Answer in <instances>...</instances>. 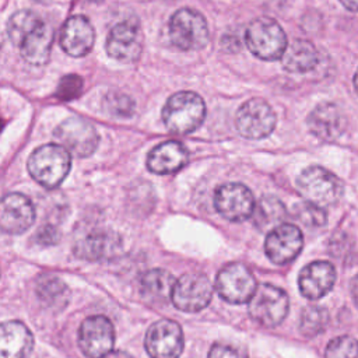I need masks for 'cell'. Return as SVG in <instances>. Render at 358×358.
<instances>
[{
    "mask_svg": "<svg viewBox=\"0 0 358 358\" xmlns=\"http://www.w3.org/2000/svg\"><path fill=\"white\" fill-rule=\"evenodd\" d=\"M189 161L187 148L175 140L164 141L154 147L147 157V166L151 172L166 175L182 169Z\"/></svg>",
    "mask_w": 358,
    "mask_h": 358,
    "instance_id": "obj_21",
    "label": "cell"
},
{
    "mask_svg": "<svg viewBox=\"0 0 358 358\" xmlns=\"http://www.w3.org/2000/svg\"><path fill=\"white\" fill-rule=\"evenodd\" d=\"M34 347V337L28 327L17 320L1 324L0 358H28Z\"/></svg>",
    "mask_w": 358,
    "mask_h": 358,
    "instance_id": "obj_22",
    "label": "cell"
},
{
    "mask_svg": "<svg viewBox=\"0 0 358 358\" xmlns=\"http://www.w3.org/2000/svg\"><path fill=\"white\" fill-rule=\"evenodd\" d=\"M215 288L222 299L229 303L249 302L257 289L250 270L241 263L224 266L215 278Z\"/></svg>",
    "mask_w": 358,
    "mask_h": 358,
    "instance_id": "obj_9",
    "label": "cell"
},
{
    "mask_svg": "<svg viewBox=\"0 0 358 358\" xmlns=\"http://www.w3.org/2000/svg\"><path fill=\"white\" fill-rule=\"evenodd\" d=\"M330 316L323 306H306L301 313L299 330L306 337H315L322 333L329 324Z\"/></svg>",
    "mask_w": 358,
    "mask_h": 358,
    "instance_id": "obj_28",
    "label": "cell"
},
{
    "mask_svg": "<svg viewBox=\"0 0 358 358\" xmlns=\"http://www.w3.org/2000/svg\"><path fill=\"white\" fill-rule=\"evenodd\" d=\"M288 305V296L284 289L271 284H262L249 301V313L259 324L275 327L285 319Z\"/></svg>",
    "mask_w": 358,
    "mask_h": 358,
    "instance_id": "obj_7",
    "label": "cell"
},
{
    "mask_svg": "<svg viewBox=\"0 0 358 358\" xmlns=\"http://www.w3.org/2000/svg\"><path fill=\"white\" fill-rule=\"evenodd\" d=\"M324 358H358V340L350 336L331 340L326 347Z\"/></svg>",
    "mask_w": 358,
    "mask_h": 358,
    "instance_id": "obj_30",
    "label": "cell"
},
{
    "mask_svg": "<svg viewBox=\"0 0 358 358\" xmlns=\"http://www.w3.org/2000/svg\"><path fill=\"white\" fill-rule=\"evenodd\" d=\"M71 165L70 151L60 144L38 147L28 159L31 176L43 187L53 189L67 176Z\"/></svg>",
    "mask_w": 358,
    "mask_h": 358,
    "instance_id": "obj_3",
    "label": "cell"
},
{
    "mask_svg": "<svg viewBox=\"0 0 358 358\" xmlns=\"http://www.w3.org/2000/svg\"><path fill=\"white\" fill-rule=\"evenodd\" d=\"M253 215H255V224L260 229L271 228L273 225L282 221V218L285 217V207L278 199H275L273 196L263 197L256 204Z\"/></svg>",
    "mask_w": 358,
    "mask_h": 358,
    "instance_id": "obj_27",
    "label": "cell"
},
{
    "mask_svg": "<svg viewBox=\"0 0 358 358\" xmlns=\"http://www.w3.org/2000/svg\"><path fill=\"white\" fill-rule=\"evenodd\" d=\"M108 55L122 63H133L143 52V36L138 22L126 20L117 22L106 38Z\"/></svg>",
    "mask_w": 358,
    "mask_h": 358,
    "instance_id": "obj_14",
    "label": "cell"
},
{
    "mask_svg": "<svg viewBox=\"0 0 358 358\" xmlns=\"http://www.w3.org/2000/svg\"><path fill=\"white\" fill-rule=\"evenodd\" d=\"M35 1H45V0H35Z\"/></svg>",
    "mask_w": 358,
    "mask_h": 358,
    "instance_id": "obj_38",
    "label": "cell"
},
{
    "mask_svg": "<svg viewBox=\"0 0 358 358\" xmlns=\"http://www.w3.org/2000/svg\"><path fill=\"white\" fill-rule=\"evenodd\" d=\"M352 81H354V87H355V91L358 92V70L355 71V76H354V80H352Z\"/></svg>",
    "mask_w": 358,
    "mask_h": 358,
    "instance_id": "obj_37",
    "label": "cell"
},
{
    "mask_svg": "<svg viewBox=\"0 0 358 358\" xmlns=\"http://www.w3.org/2000/svg\"><path fill=\"white\" fill-rule=\"evenodd\" d=\"M36 295L52 310H62L70 301V289L64 281L55 275H43L36 284Z\"/></svg>",
    "mask_w": 358,
    "mask_h": 358,
    "instance_id": "obj_26",
    "label": "cell"
},
{
    "mask_svg": "<svg viewBox=\"0 0 358 358\" xmlns=\"http://www.w3.org/2000/svg\"><path fill=\"white\" fill-rule=\"evenodd\" d=\"M105 358H130V355H127L126 352L119 351V352H115V354H109V355L105 357Z\"/></svg>",
    "mask_w": 358,
    "mask_h": 358,
    "instance_id": "obj_36",
    "label": "cell"
},
{
    "mask_svg": "<svg viewBox=\"0 0 358 358\" xmlns=\"http://www.w3.org/2000/svg\"><path fill=\"white\" fill-rule=\"evenodd\" d=\"M294 214L298 221L309 228H319L326 224V211L323 207L310 201L298 203L294 208Z\"/></svg>",
    "mask_w": 358,
    "mask_h": 358,
    "instance_id": "obj_29",
    "label": "cell"
},
{
    "mask_svg": "<svg viewBox=\"0 0 358 358\" xmlns=\"http://www.w3.org/2000/svg\"><path fill=\"white\" fill-rule=\"evenodd\" d=\"M171 1H175V0H171Z\"/></svg>",
    "mask_w": 358,
    "mask_h": 358,
    "instance_id": "obj_39",
    "label": "cell"
},
{
    "mask_svg": "<svg viewBox=\"0 0 358 358\" xmlns=\"http://www.w3.org/2000/svg\"><path fill=\"white\" fill-rule=\"evenodd\" d=\"M336 270L329 262H312L305 266L299 274L298 285L301 294L308 299H319L324 296L334 285Z\"/></svg>",
    "mask_w": 358,
    "mask_h": 358,
    "instance_id": "obj_20",
    "label": "cell"
},
{
    "mask_svg": "<svg viewBox=\"0 0 358 358\" xmlns=\"http://www.w3.org/2000/svg\"><path fill=\"white\" fill-rule=\"evenodd\" d=\"M168 35L179 50H199L208 42V25L201 13L185 7L172 14Z\"/></svg>",
    "mask_w": 358,
    "mask_h": 358,
    "instance_id": "obj_5",
    "label": "cell"
},
{
    "mask_svg": "<svg viewBox=\"0 0 358 358\" xmlns=\"http://www.w3.org/2000/svg\"><path fill=\"white\" fill-rule=\"evenodd\" d=\"M208 358H248L246 352L232 344L215 343L208 352Z\"/></svg>",
    "mask_w": 358,
    "mask_h": 358,
    "instance_id": "obj_33",
    "label": "cell"
},
{
    "mask_svg": "<svg viewBox=\"0 0 358 358\" xmlns=\"http://www.w3.org/2000/svg\"><path fill=\"white\" fill-rule=\"evenodd\" d=\"M95 42V31L90 20L84 15L69 17L59 35L62 49L71 57H83L88 55Z\"/></svg>",
    "mask_w": 358,
    "mask_h": 358,
    "instance_id": "obj_17",
    "label": "cell"
},
{
    "mask_svg": "<svg viewBox=\"0 0 358 358\" xmlns=\"http://www.w3.org/2000/svg\"><path fill=\"white\" fill-rule=\"evenodd\" d=\"M296 187L308 201L320 207L336 204L344 192L341 179L317 165L308 166L299 173Z\"/></svg>",
    "mask_w": 358,
    "mask_h": 358,
    "instance_id": "obj_6",
    "label": "cell"
},
{
    "mask_svg": "<svg viewBox=\"0 0 358 358\" xmlns=\"http://www.w3.org/2000/svg\"><path fill=\"white\" fill-rule=\"evenodd\" d=\"M213 296V285L204 274L187 273L176 280L172 302L183 312H199L204 309Z\"/></svg>",
    "mask_w": 358,
    "mask_h": 358,
    "instance_id": "obj_12",
    "label": "cell"
},
{
    "mask_svg": "<svg viewBox=\"0 0 358 358\" xmlns=\"http://www.w3.org/2000/svg\"><path fill=\"white\" fill-rule=\"evenodd\" d=\"M56 140L74 155L90 157L98 147L99 136L95 127L81 117H67L55 129Z\"/></svg>",
    "mask_w": 358,
    "mask_h": 358,
    "instance_id": "obj_10",
    "label": "cell"
},
{
    "mask_svg": "<svg viewBox=\"0 0 358 358\" xmlns=\"http://www.w3.org/2000/svg\"><path fill=\"white\" fill-rule=\"evenodd\" d=\"M106 108L110 115L117 117H129L134 110V102L124 94H109L106 98Z\"/></svg>",
    "mask_w": 358,
    "mask_h": 358,
    "instance_id": "obj_31",
    "label": "cell"
},
{
    "mask_svg": "<svg viewBox=\"0 0 358 358\" xmlns=\"http://www.w3.org/2000/svg\"><path fill=\"white\" fill-rule=\"evenodd\" d=\"M81 90H83V78L76 74H69L60 80L56 91V96L62 101H70L77 98Z\"/></svg>",
    "mask_w": 358,
    "mask_h": 358,
    "instance_id": "obj_32",
    "label": "cell"
},
{
    "mask_svg": "<svg viewBox=\"0 0 358 358\" xmlns=\"http://www.w3.org/2000/svg\"><path fill=\"white\" fill-rule=\"evenodd\" d=\"M275 113L273 108L260 98H252L243 102L236 115L235 126L241 136L250 140L267 137L275 127Z\"/></svg>",
    "mask_w": 358,
    "mask_h": 358,
    "instance_id": "obj_8",
    "label": "cell"
},
{
    "mask_svg": "<svg viewBox=\"0 0 358 358\" xmlns=\"http://www.w3.org/2000/svg\"><path fill=\"white\" fill-rule=\"evenodd\" d=\"M248 49L262 60H278L288 43L282 27L270 17L255 18L245 31Z\"/></svg>",
    "mask_w": 358,
    "mask_h": 358,
    "instance_id": "obj_4",
    "label": "cell"
},
{
    "mask_svg": "<svg viewBox=\"0 0 358 358\" xmlns=\"http://www.w3.org/2000/svg\"><path fill=\"white\" fill-rule=\"evenodd\" d=\"M281 63L289 73H308L317 66L319 52L309 41L295 39L287 46L281 57Z\"/></svg>",
    "mask_w": 358,
    "mask_h": 358,
    "instance_id": "obj_25",
    "label": "cell"
},
{
    "mask_svg": "<svg viewBox=\"0 0 358 358\" xmlns=\"http://www.w3.org/2000/svg\"><path fill=\"white\" fill-rule=\"evenodd\" d=\"M306 122L310 133L323 141L337 140L347 126L345 115L333 102H322L316 105Z\"/></svg>",
    "mask_w": 358,
    "mask_h": 358,
    "instance_id": "obj_18",
    "label": "cell"
},
{
    "mask_svg": "<svg viewBox=\"0 0 358 358\" xmlns=\"http://www.w3.org/2000/svg\"><path fill=\"white\" fill-rule=\"evenodd\" d=\"M351 295L355 306L358 308V274L351 280Z\"/></svg>",
    "mask_w": 358,
    "mask_h": 358,
    "instance_id": "obj_34",
    "label": "cell"
},
{
    "mask_svg": "<svg viewBox=\"0 0 358 358\" xmlns=\"http://www.w3.org/2000/svg\"><path fill=\"white\" fill-rule=\"evenodd\" d=\"M7 34L22 59L34 66H43L50 56L53 42L52 28L34 11L14 13L7 22Z\"/></svg>",
    "mask_w": 358,
    "mask_h": 358,
    "instance_id": "obj_1",
    "label": "cell"
},
{
    "mask_svg": "<svg viewBox=\"0 0 358 358\" xmlns=\"http://www.w3.org/2000/svg\"><path fill=\"white\" fill-rule=\"evenodd\" d=\"M214 206L221 217L228 221H243L255 211L252 192L242 183L221 185L214 194Z\"/></svg>",
    "mask_w": 358,
    "mask_h": 358,
    "instance_id": "obj_15",
    "label": "cell"
},
{
    "mask_svg": "<svg viewBox=\"0 0 358 358\" xmlns=\"http://www.w3.org/2000/svg\"><path fill=\"white\" fill-rule=\"evenodd\" d=\"M183 331L169 319H161L150 326L144 347L151 358H179L183 350Z\"/></svg>",
    "mask_w": 358,
    "mask_h": 358,
    "instance_id": "obj_13",
    "label": "cell"
},
{
    "mask_svg": "<svg viewBox=\"0 0 358 358\" xmlns=\"http://www.w3.org/2000/svg\"><path fill=\"white\" fill-rule=\"evenodd\" d=\"M35 220V208L31 200L21 193H8L1 200L0 225L7 234L27 231Z\"/></svg>",
    "mask_w": 358,
    "mask_h": 358,
    "instance_id": "obj_19",
    "label": "cell"
},
{
    "mask_svg": "<svg viewBox=\"0 0 358 358\" xmlns=\"http://www.w3.org/2000/svg\"><path fill=\"white\" fill-rule=\"evenodd\" d=\"M302 245V232L296 225L280 224L267 234L264 249L273 263L287 264L299 255Z\"/></svg>",
    "mask_w": 358,
    "mask_h": 358,
    "instance_id": "obj_16",
    "label": "cell"
},
{
    "mask_svg": "<svg viewBox=\"0 0 358 358\" xmlns=\"http://www.w3.org/2000/svg\"><path fill=\"white\" fill-rule=\"evenodd\" d=\"M120 249V239L112 231H92L77 242L76 255L87 260L109 259Z\"/></svg>",
    "mask_w": 358,
    "mask_h": 358,
    "instance_id": "obj_23",
    "label": "cell"
},
{
    "mask_svg": "<svg viewBox=\"0 0 358 358\" xmlns=\"http://www.w3.org/2000/svg\"><path fill=\"white\" fill-rule=\"evenodd\" d=\"M206 117V103L193 91H179L168 98L162 109V120L166 129L175 134L194 131Z\"/></svg>",
    "mask_w": 358,
    "mask_h": 358,
    "instance_id": "obj_2",
    "label": "cell"
},
{
    "mask_svg": "<svg viewBox=\"0 0 358 358\" xmlns=\"http://www.w3.org/2000/svg\"><path fill=\"white\" fill-rule=\"evenodd\" d=\"M340 3L350 11L358 13V0H340Z\"/></svg>",
    "mask_w": 358,
    "mask_h": 358,
    "instance_id": "obj_35",
    "label": "cell"
},
{
    "mask_svg": "<svg viewBox=\"0 0 358 358\" xmlns=\"http://www.w3.org/2000/svg\"><path fill=\"white\" fill-rule=\"evenodd\" d=\"M175 278L162 268H152L143 274L140 289L144 299L152 305H164L172 299Z\"/></svg>",
    "mask_w": 358,
    "mask_h": 358,
    "instance_id": "obj_24",
    "label": "cell"
},
{
    "mask_svg": "<svg viewBox=\"0 0 358 358\" xmlns=\"http://www.w3.org/2000/svg\"><path fill=\"white\" fill-rule=\"evenodd\" d=\"M115 331L105 316L87 317L78 330V347L88 358H105L112 352Z\"/></svg>",
    "mask_w": 358,
    "mask_h": 358,
    "instance_id": "obj_11",
    "label": "cell"
}]
</instances>
